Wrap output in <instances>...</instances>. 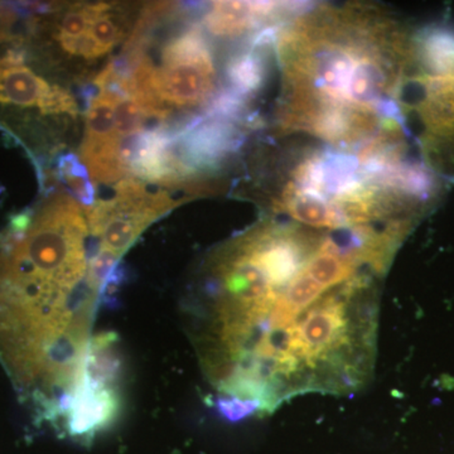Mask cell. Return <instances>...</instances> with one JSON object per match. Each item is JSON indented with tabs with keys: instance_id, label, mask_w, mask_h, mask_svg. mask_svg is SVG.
Listing matches in <instances>:
<instances>
[{
	"instance_id": "cell-1",
	"label": "cell",
	"mask_w": 454,
	"mask_h": 454,
	"mask_svg": "<svg viewBox=\"0 0 454 454\" xmlns=\"http://www.w3.org/2000/svg\"><path fill=\"white\" fill-rule=\"evenodd\" d=\"M400 245L264 215L202 260L191 336L230 417L307 395H351L372 379L381 284Z\"/></svg>"
},
{
	"instance_id": "cell-2",
	"label": "cell",
	"mask_w": 454,
	"mask_h": 454,
	"mask_svg": "<svg viewBox=\"0 0 454 454\" xmlns=\"http://www.w3.org/2000/svg\"><path fill=\"white\" fill-rule=\"evenodd\" d=\"M411 35L378 5H301L274 40V133L363 160L411 146L399 95Z\"/></svg>"
},
{
	"instance_id": "cell-3",
	"label": "cell",
	"mask_w": 454,
	"mask_h": 454,
	"mask_svg": "<svg viewBox=\"0 0 454 454\" xmlns=\"http://www.w3.org/2000/svg\"><path fill=\"white\" fill-rule=\"evenodd\" d=\"M82 212L61 188L0 232V361L23 397L65 393L88 356L103 294Z\"/></svg>"
},
{
	"instance_id": "cell-4",
	"label": "cell",
	"mask_w": 454,
	"mask_h": 454,
	"mask_svg": "<svg viewBox=\"0 0 454 454\" xmlns=\"http://www.w3.org/2000/svg\"><path fill=\"white\" fill-rule=\"evenodd\" d=\"M268 157L254 196L265 214L313 229L405 240L441 193V179L414 158L364 162L325 145H298Z\"/></svg>"
},
{
	"instance_id": "cell-5",
	"label": "cell",
	"mask_w": 454,
	"mask_h": 454,
	"mask_svg": "<svg viewBox=\"0 0 454 454\" xmlns=\"http://www.w3.org/2000/svg\"><path fill=\"white\" fill-rule=\"evenodd\" d=\"M223 62L203 29L199 5L151 3L114 71L149 121L184 129L207 116L225 88Z\"/></svg>"
},
{
	"instance_id": "cell-6",
	"label": "cell",
	"mask_w": 454,
	"mask_h": 454,
	"mask_svg": "<svg viewBox=\"0 0 454 454\" xmlns=\"http://www.w3.org/2000/svg\"><path fill=\"white\" fill-rule=\"evenodd\" d=\"M145 4L50 3L33 7L29 38L52 82L88 86L129 40Z\"/></svg>"
},
{
	"instance_id": "cell-7",
	"label": "cell",
	"mask_w": 454,
	"mask_h": 454,
	"mask_svg": "<svg viewBox=\"0 0 454 454\" xmlns=\"http://www.w3.org/2000/svg\"><path fill=\"white\" fill-rule=\"evenodd\" d=\"M399 106L424 166L454 181L453 27L414 31Z\"/></svg>"
},
{
	"instance_id": "cell-8",
	"label": "cell",
	"mask_w": 454,
	"mask_h": 454,
	"mask_svg": "<svg viewBox=\"0 0 454 454\" xmlns=\"http://www.w3.org/2000/svg\"><path fill=\"white\" fill-rule=\"evenodd\" d=\"M83 130L80 160L95 184L130 176V160L149 119L122 85L112 62L82 88Z\"/></svg>"
},
{
	"instance_id": "cell-9",
	"label": "cell",
	"mask_w": 454,
	"mask_h": 454,
	"mask_svg": "<svg viewBox=\"0 0 454 454\" xmlns=\"http://www.w3.org/2000/svg\"><path fill=\"white\" fill-rule=\"evenodd\" d=\"M20 46L0 53V109L33 116L59 153L79 133V101L66 86L35 73Z\"/></svg>"
},
{
	"instance_id": "cell-10",
	"label": "cell",
	"mask_w": 454,
	"mask_h": 454,
	"mask_svg": "<svg viewBox=\"0 0 454 454\" xmlns=\"http://www.w3.org/2000/svg\"><path fill=\"white\" fill-rule=\"evenodd\" d=\"M184 202L166 191H151L145 182L128 177L115 184L110 199L98 200L83 208V214L98 249L121 259L145 229Z\"/></svg>"
},
{
	"instance_id": "cell-11",
	"label": "cell",
	"mask_w": 454,
	"mask_h": 454,
	"mask_svg": "<svg viewBox=\"0 0 454 454\" xmlns=\"http://www.w3.org/2000/svg\"><path fill=\"white\" fill-rule=\"evenodd\" d=\"M301 7L292 3L215 2L199 5V17L212 40L243 43L262 29L280 25Z\"/></svg>"
},
{
	"instance_id": "cell-12",
	"label": "cell",
	"mask_w": 454,
	"mask_h": 454,
	"mask_svg": "<svg viewBox=\"0 0 454 454\" xmlns=\"http://www.w3.org/2000/svg\"><path fill=\"white\" fill-rule=\"evenodd\" d=\"M57 177L61 178L70 190L71 196L82 203V208H89L95 202L94 182L80 157L73 152L59 155L57 160Z\"/></svg>"
},
{
	"instance_id": "cell-13",
	"label": "cell",
	"mask_w": 454,
	"mask_h": 454,
	"mask_svg": "<svg viewBox=\"0 0 454 454\" xmlns=\"http://www.w3.org/2000/svg\"><path fill=\"white\" fill-rule=\"evenodd\" d=\"M17 20V13L7 5H0V43L9 40L11 29Z\"/></svg>"
}]
</instances>
